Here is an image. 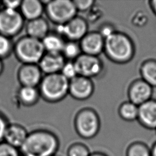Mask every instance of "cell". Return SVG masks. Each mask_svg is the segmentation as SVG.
Instances as JSON below:
<instances>
[{
	"instance_id": "obj_11",
	"label": "cell",
	"mask_w": 156,
	"mask_h": 156,
	"mask_svg": "<svg viewBox=\"0 0 156 156\" xmlns=\"http://www.w3.org/2000/svg\"><path fill=\"white\" fill-rule=\"evenodd\" d=\"M38 64H23L18 71V79L21 86L37 87L43 78Z\"/></svg>"
},
{
	"instance_id": "obj_13",
	"label": "cell",
	"mask_w": 156,
	"mask_h": 156,
	"mask_svg": "<svg viewBox=\"0 0 156 156\" xmlns=\"http://www.w3.org/2000/svg\"><path fill=\"white\" fill-rule=\"evenodd\" d=\"M88 33V23L80 16H75L64 24L63 37L69 41H79Z\"/></svg>"
},
{
	"instance_id": "obj_6",
	"label": "cell",
	"mask_w": 156,
	"mask_h": 156,
	"mask_svg": "<svg viewBox=\"0 0 156 156\" xmlns=\"http://www.w3.org/2000/svg\"><path fill=\"white\" fill-rule=\"evenodd\" d=\"M77 133L83 139L94 138L100 129V119L97 113L91 108H83L79 111L74 120Z\"/></svg>"
},
{
	"instance_id": "obj_35",
	"label": "cell",
	"mask_w": 156,
	"mask_h": 156,
	"mask_svg": "<svg viewBox=\"0 0 156 156\" xmlns=\"http://www.w3.org/2000/svg\"><path fill=\"white\" fill-rule=\"evenodd\" d=\"M151 155L152 156H156V142L154 143L152 147L151 148Z\"/></svg>"
},
{
	"instance_id": "obj_17",
	"label": "cell",
	"mask_w": 156,
	"mask_h": 156,
	"mask_svg": "<svg viewBox=\"0 0 156 156\" xmlns=\"http://www.w3.org/2000/svg\"><path fill=\"white\" fill-rule=\"evenodd\" d=\"M44 10V5L41 1L23 0L21 2L20 12L24 19L28 21L41 17Z\"/></svg>"
},
{
	"instance_id": "obj_12",
	"label": "cell",
	"mask_w": 156,
	"mask_h": 156,
	"mask_svg": "<svg viewBox=\"0 0 156 156\" xmlns=\"http://www.w3.org/2000/svg\"><path fill=\"white\" fill-rule=\"evenodd\" d=\"M105 39L99 32H88L80 41L82 53L98 56L104 49Z\"/></svg>"
},
{
	"instance_id": "obj_24",
	"label": "cell",
	"mask_w": 156,
	"mask_h": 156,
	"mask_svg": "<svg viewBox=\"0 0 156 156\" xmlns=\"http://www.w3.org/2000/svg\"><path fill=\"white\" fill-rule=\"evenodd\" d=\"M82 54L79 43L74 41H68L65 42L62 54L66 60L74 61Z\"/></svg>"
},
{
	"instance_id": "obj_4",
	"label": "cell",
	"mask_w": 156,
	"mask_h": 156,
	"mask_svg": "<svg viewBox=\"0 0 156 156\" xmlns=\"http://www.w3.org/2000/svg\"><path fill=\"white\" fill-rule=\"evenodd\" d=\"M13 51L23 64H38L46 52L41 40L28 35L16 41L13 45Z\"/></svg>"
},
{
	"instance_id": "obj_34",
	"label": "cell",
	"mask_w": 156,
	"mask_h": 156,
	"mask_svg": "<svg viewBox=\"0 0 156 156\" xmlns=\"http://www.w3.org/2000/svg\"><path fill=\"white\" fill-rule=\"evenodd\" d=\"M151 7L154 11V12L156 14V0H153L150 2Z\"/></svg>"
},
{
	"instance_id": "obj_28",
	"label": "cell",
	"mask_w": 156,
	"mask_h": 156,
	"mask_svg": "<svg viewBox=\"0 0 156 156\" xmlns=\"http://www.w3.org/2000/svg\"><path fill=\"white\" fill-rule=\"evenodd\" d=\"M0 156H21L20 149L2 141L0 143Z\"/></svg>"
},
{
	"instance_id": "obj_21",
	"label": "cell",
	"mask_w": 156,
	"mask_h": 156,
	"mask_svg": "<svg viewBox=\"0 0 156 156\" xmlns=\"http://www.w3.org/2000/svg\"><path fill=\"white\" fill-rule=\"evenodd\" d=\"M142 79L152 87H156V60H147L140 68Z\"/></svg>"
},
{
	"instance_id": "obj_36",
	"label": "cell",
	"mask_w": 156,
	"mask_h": 156,
	"mask_svg": "<svg viewBox=\"0 0 156 156\" xmlns=\"http://www.w3.org/2000/svg\"><path fill=\"white\" fill-rule=\"evenodd\" d=\"M3 69H4V64H3V62L2 61V59L0 58V76L2 73Z\"/></svg>"
},
{
	"instance_id": "obj_1",
	"label": "cell",
	"mask_w": 156,
	"mask_h": 156,
	"mask_svg": "<svg viewBox=\"0 0 156 156\" xmlns=\"http://www.w3.org/2000/svg\"><path fill=\"white\" fill-rule=\"evenodd\" d=\"M60 146L58 137L52 132L38 129L28 133L20 151L30 156H55Z\"/></svg>"
},
{
	"instance_id": "obj_14",
	"label": "cell",
	"mask_w": 156,
	"mask_h": 156,
	"mask_svg": "<svg viewBox=\"0 0 156 156\" xmlns=\"http://www.w3.org/2000/svg\"><path fill=\"white\" fill-rule=\"evenodd\" d=\"M66 59L62 54L45 52L38 63L41 72L45 75L60 73Z\"/></svg>"
},
{
	"instance_id": "obj_23",
	"label": "cell",
	"mask_w": 156,
	"mask_h": 156,
	"mask_svg": "<svg viewBox=\"0 0 156 156\" xmlns=\"http://www.w3.org/2000/svg\"><path fill=\"white\" fill-rule=\"evenodd\" d=\"M126 156H152L151 148L145 143L135 141L129 145L126 149Z\"/></svg>"
},
{
	"instance_id": "obj_25",
	"label": "cell",
	"mask_w": 156,
	"mask_h": 156,
	"mask_svg": "<svg viewBox=\"0 0 156 156\" xmlns=\"http://www.w3.org/2000/svg\"><path fill=\"white\" fill-rule=\"evenodd\" d=\"M91 152L84 144L75 143L71 144L66 152L67 156H90Z\"/></svg>"
},
{
	"instance_id": "obj_18",
	"label": "cell",
	"mask_w": 156,
	"mask_h": 156,
	"mask_svg": "<svg viewBox=\"0 0 156 156\" xmlns=\"http://www.w3.org/2000/svg\"><path fill=\"white\" fill-rule=\"evenodd\" d=\"M49 29L48 21L42 17L28 21L26 27L27 35L40 40L49 33Z\"/></svg>"
},
{
	"instance_id": "obj_31",
	"label": "cell",
	"mask_w": 156,
	"mask_h": 156,
	"mask_svg": "<svg viewBox=\"0 0 156 156\" xmlns=\"http://www.w3.org/2000/svg\"><path fill=\"white\" fill-rule=\"evenodd\" d=\"M98 32L105 39L108 37L110 36L111 35H112L113 34H114L116 32V30H115L114 27L112 26L110 24H104L101 27Z\"/></svg>"
},
{
	"instance_id": "obj_15",
	"label": "cell",
	"mask_w": 156,
	"mask_h": 156,
	"mask_svg": "<svg viewBox=\"0 0 156 156\" xmlns=\"http://www.w3.org/2000/svg\"><path fill=\"white\" fill-rule=\"evenodd\" d=\"M137 119L143 127L156 130V101L151 99L139 105Z\"/></svg>"
},
{
	"instance_id": "obj_8",
	"label": "cell",
	"mask_w": 156,
	"mask_h": 156,
	"mask_svg": "<svg viewBox=\"0 0 156 156\" xmlns=\"http://www.w3.org/2000/svg\"><path fill=\"white\" fill-rule=\"evenodd\" d=\"M73 62L78 75L89 79L99 75L103 69L102 62L98 56L82 53Z\"/></svg>"
},
{
	"instance_id": "obj_2",
	"label": "cell",
	"mask_w": 156,
	"mask_h": 156,
	"mask_svg": "<svg viewBox=\"0 0 156 156\" xmlns=\"http://www.w3.org/2000/svg\"><path fill=\"white\" fill-rule=\"evenodd\" d=\"M104 52L112 61L117 63H126L134 55V44L128 35L116 31L105 38Z\"/></svg>"
},
{
	"instance_id": "obj_26",
	"label": "cell",
	"mask_w": 156,
	"mask_h": 156,
	"mask_svg": "<svg viewBox=\"0 0 156 156\" xmlns=\"http://www.w3.org/2000/svg\"><path fill=\"white\" fill-rule=\"evenodd\" d=\"M13 51V45L11 39L0 34V58L7 57Z\"/></svg>"
},
{
	"instance_id": "obj_22",
	"label": "cell",
	"mask_w": 156,
	"mask_h": 156,
	"mask_svg": "<svg viewBox=\"0 0 156 156\" xmlns=\"http://www.w3.org/2000/svg\"><path fill=\"white\" fill-rule=\"evenodd\" d=\"M118 112L121 118L127 121H132L138 118V106L129 101L119 106Z\"/></svg>"
},
{
	"instance_id": "obj_30",
	"label": "cell",
	"mask_w": 156,
	"mask_h": 156,
	"mask_svg": "<svg viewBox=\"0 0 156 156\" xmlns=\"http://www.w3.org/2000/svg\"><path fill=\"white\" fill-rule=\"evenodd\" d=\"M2 2V5L4 6V8L13 10H18L20 9L21 4L22 1L20 0H14V1H9L5 0Z\"/></svg>"
},
{
	"instance_id": "obj_3",
	"label": "cell",
	"mask_w": 156,
	"mask_h": 156,
	"mask_svg": "<svg viewBox=\"0 0 156 156\" xmlns=\"http://www.w3.org/2000/svg\"><path fill=\"white\" fill-rule=\"evenodd\" d=\"M69 83L60 73L45 75L39 84L40 96L48 102H58L69 93Z\"/></svg>"
},
{
	"instance_id": "obj_33",
	"label": "cell",
	"mask_w": 156,
	"mask_h": 156,
	"mask_svg": "<svg viewBox=\"0 0 156 156\" xmlns=\"http://www.w3.org/2000/svg\"><path fill=\"white\" fill-rule=\"evenodd\" d=\"M90 156H108V155L101 152H94L91 153Z\"/></svg>"
},
{
	"instance_id": "obj_16",
	"label": "cell",
	"mask_w": 156,
	"mask_h": 156,
	"mask_svg": "<svg viewBox=\"0 0 156 156\" xmlns=\"http://www.w3.org/2000/svg\"><path fill=\"white\" fill-rule=\"evenodd\" d=\"M28 133L27 130L20 124H9L5 132L3 141L20 149L25 142Z\"/></svg>"
},
{
	"instance_id": "obj_9",
	"label": "cell",
	"mask_w": 156,
	"mask_h": 156,
	"mask_svg": "<svg viewBox=\"0 0 156 156\" xmlns=\"http://www.w3.org/2000/svg\"><path fill=\"white\" fill-rule=\"evenodd\" d=\"M94 91V85L91 79L77 76L69 80V93L77 100H85L89 98Z\"/></svg>"
},
{
	"instance_id": "obj_10",
	"label": "cell",
	"mask_w": 156,
	"mask_h": 156,
	"mask_svg": "<svg viewBox=\"0 0 156 156\" xmlns=\"http://www.w3.org/2000/svg\"><path fill=\"white\" fill-rule=\"evenodd\" d=\"M152 94V87L141 79L133 82L128 90L129 101L139 106L151 99Z\"/></svg>"
},
{
	"instance_id": "obj_19",
	"label": "cell",
	"mask_w": 156,
	"mask_h": 156,
	"mask_svg": "<svg viewBox=\"0 0 156 156\" xmlns=\"http://www.w3.org/2000/svg\"><path fill=\"white\" fill-rule=\"evenodd\" d=\"M46 52L62 54L65 41L63 37L54 33H49L41 40Z\"/></svg>"
},
{
	"instance_id": "obj_7",
	"label": "cell",
	"mask_w": 156,
	"mask_h": 156,
	"mask_svg": "<svg viewBox=\"0 0 156 156\" xmlns=\"http://www.w3.org/2000/svg\"><path fill=\"white\" fill-rule=\"evenodd\" d=\"M24 19L19 10L3 8L0 10V34L12 38L18 35L24 26Z\"/></svg>"
},
{
	"instance_id": "obj_20",
	"label": "cell",
	"mask_w": 156,
	"mask_h": 156,
	"mask_svg": "<svg viewBox=\"0 0 156 156\" xmlns=\"http://www.w3.org/2000/svg\"><path fill=\"white\" fill-rule=\"evenodd\" d=\"M17 96L21 104L26 106H30L37 102L40 94L37 87L21 86L18 91Z\"/></svg>"
},
{
	"instance_id": "obj_5",
	"label": "cell",
	"mask_w": 156,
	"mask_h": 156,
	"mask_svg": "<svg viewBox=\"0 0 156 156\" xmlns=\"http://www.w3.org/2000/svg\"><path fill=\"white\" fill-rule=\"evenodd\" d=\"M43 4L48 18L55 24H65L76 16L77 10L73 1L49 0Z\"/></svg>"
},
{
	"instance_id": "obj_27",
	"label": "cell",
	"mask_w": 156,
	"mask_h": 156,
	"mask_svg": "<svg viewBox=\"0 0 156 156\" xmlns=\"http://www.w3.org/2000/svg\"><path fill=\"white\" fill-rule=\"evenodd\" d=\"M60 73L69 80L78 76L76 67L73 61H66L64 64Z\"/></svg>"
},
{
	"instance_id": "obj_29",
	"label": "cell",
	"mask_w": 156,
	"mask_h": 156,
	"mask_svg": "<svg viewBox=\"0 0 156 156\" xmlns=\"http://www.w3.org/2000/svg\"><path fill=\"white\" fill-rule=\"evenodd\" d=\"M73 2L77 12H86L89 10L95 3V1L93 0H74Z\"/></svg>"
},
{
	"instance_id": "obj_37",
	"label": "cell",
	"mask_w": 156,
	"mask_h": 156,
	"mask_svg": "<svg viewBox=\"0 0 156 156\" xmlns=\"http://www.w3.org/2000/svg\"><path fill=\"white\" fill-rule=\"evenodd\" d=\"M1 5H2V2L0 1V10H1Z\"/></svg>"
},
{
	"instance_id": "obj_32",
	"label": "cell",
	"mask_w": 156,
	"mask_h": 156,
	"mask_svg": "<svg viewBox=\"0 0 156 156\" xmlns=\"http://www.w3.org/2000/svg\"><path fill=\"white\" fill-rule=\"evenodd\" d=\"M8 125L5 118L0 115V143L4 140L5 132Z\"/></svg>"
}]
</instances>
